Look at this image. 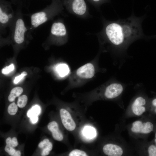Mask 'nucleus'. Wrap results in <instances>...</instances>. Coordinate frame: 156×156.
Instances as JSON below:
<instances>
[{"instance_id":"f257e3e1","label":"nucleus","mask_w":156,"mask_h":156,"mask_svg":"<svg viewBox=\"0 0 156 156\" xmlns=\"http://www.w3.org/2000/svg\"><path fill=\"white\" fill-rule=\"evenodd\" d=\"M14 19L10 27L7 38L11 39L15 44L21 45L24 42L27 38L31 36L30 29L25 24L21 9H17Z\"/></svg>"},{"instance_id":"f03ea898","label":"nucleus","mask_w":156,"mask_h":156,"mask_svg":"<svg viewBox=\"0 0 156 156\" xmlns=\"http://www.w3.org/2000/svg\"><path fill=\"white\" fill-rule=\"evenodd\" d=\"M59 11V10L50 6L31 14L30 15L31 25L30 30L31 31L33 30L51 19Z\"/></svg>"},{"instance_id":"7ed1b4c3","label":"nucleus","mask_w":156,"mask_h":156,"mask_svg":"<svg viewBox=\"0 0 156 156\" xmlns=\"http://www.w3.org/2000/svg\"><path fill=\"white\" fill-rule=\"evenodd\" d=\"M15 12L10 4L5 1H1L0 6V36L4 34L7 28H10L15 16Z\"/></svg>"},{"instance_id":"20e7f679","label":"nucleus","mask_w":156,"mask_h":156,"mask_svg":"<svg viewBox=\"0 0 156 156\" xmlns=\"http://www.w3.org/2000/svg\"><path fill=\"white\" fill-rule=\"evenodd\" d=\"M106 34L113 44L118 45L122 43L124 35L122 28L119 24L113 23L108 25L105 29Z\"/></svg>"},{"instance_id":"39448f33","label":"nucleus","mask_w":156,"mask_h":156,"mask_svg":"<svg viewBox=\"0 0 156 156\" xmlns=\"http://www.w3.org/2000/svg\"><path fill=\"white\" fill-rule=\"evenodd\" d=\"M67 35V30L64 24L61 21L53 23L48 39L60 40L63 39Z\"/></svg>"},{"instance_id":"423d86ee","label":"nucleus","mask_w":156,"mask_h":156,"mask_svg":"<svg viewBox=\"0 0 156 156\" xmlns=\"http://www.w3.org/2000/svg\"><path fill=\"white\" fill-rule=\"evenodd\" d=\"M124 87L121 83H114L108 85L105 88L104 95L108 99H113L119 96L122 92Z\"/></svg>"},{"instance_id":"0eeeda50","label":"nucleus","mask_w":156,"mask_h":156,"mask_svg":"<svg viewBox=\"0 0 156 156\" xmlns=\"http://www.w3.org/2000/svg\"><path fill=\"white\" fill-rule=\"evenodd\" d=\"M153 125L150 122H143L136 120L132 123L131 130L134 133L147 134L153 131Z\"/></svg>"},{"instance_id":"6e6552de","label":"nucleus","mask_w":156,"mask_h":156,"mask_svg":"<svg viewBox=\"0 0 156 156\" xmlns=\"http://www.w3.org/2000/svg\"><path fill=\"white\" fill-rule=\"evenodd\" d=\"M60 114L62 122L65 128L69 131L74 130L76 124L69 113L62 108L60 110Z\"/></svg>"},{"instance_id":"1a4fd4ad","label":"nucleus","mask_w":156,"mask_h":156,"mask_svg":"<svg viewBox=\"0 0 156 156\" xmlns=\"http://www.w3.org/2000/svg\"><path fill=\"white\" fill-rule=\"evenodd\" d=\"M95 69L93 65L88 63L78 68L76 74L79 77L84 79H90L92 77L94 74Z\"/></svg>"},{"instance_id":"9d476101","label":"nucleus","mask_w":156,"mask_h":156,"mask_svg":"<svg viewBox=\"0 0 156 156\" xmlns=\"http://www.w3.org/2000/svg\"><path fill=\"white\" fill-rule=\"evenodd\" d=\"M145 99L142 96L137 97L131 105V108L133 113L136 115H142L146 110L144 106L146 104Z\"/></svg>"},{"instance_id":"9b49d317","label":"nucleus","mask_w":156,"mask_h":156,"mask_svg":"<svg viewBox=\"0 0 156 156\" xmlns=\"http://www.w3.org/2000/svg\"><path fill=\"white\" fill-rule=\"evenodd\" d=\"M103 150L104 154L109 156H121L123 152L121 147L112 144H108L104 145Z\"/></svg>"},{"instance_id":"f8f14e48","label":"nucleus","mask_w":156,"mask_h":156,"mask_svg":"<svg viewBox=\"0 0 156 156\" xmlns=\"http://www.w3.org/2000/svg\"><path fill=\"white\" fill-rule=\"evenodd\" d=\"M72 7L73 12L79 15H84L87 10V5L84 0H73Z\"/></svg>"},{"instance_id":"ddd939ff","label":"nucleus","mask_w":156,"mask_h":156,"mask_svg":"<svg viewBox=\"0 0 156 156\" xmlns=\"http://www.w3.org/2000/svg\"><path fill=\"white\" fill-rule=\"evenodd\" d=\"M48 129L52 133L53 138L58 141L62 140L63 137L62 133L59 130L58 125L55 121L49 123L47 126Z\"/></svg>"},{"instance_id":"4468645a","label":"nucleus","mask_w":156,"mask_h":156,"mask_svg":"<svg viewBox=\"0 0 156 156\" xmlns=\"http://www.w3.org/2000/svg\"><path fill=\"white\" fill-rule=\"evenodd\" d=\"M55 69L57 73L61 77H63L68 75L70 71L68 66L65 64L58 65L56 66Z\"/></svg>"},{"instance_id":"2eb2a0df","label":"nucleus","mask_w":156,"mask_h":156,"mask_svg":"<svg viewBox=\"0 0 156 156\" xmlns=\"http://www.w3.org/2000/svg\"><path fill=\"white\" fill-rule=\"evenodd\" d=\"M23 89L21 87H17L14 88L11 90L8 97L10 102L14 101L16 98L19 96L23 92Z\"/></svg>"},{"instance_id":"dca6fc26","label":"nucleus","mask_w":156,"mask_h":156,"mask_svg":"<svg viewBox=\"0 0 156 156\" xmlns=\"http://www.w3.org/2000/svg\"><path fill=\"white\" fill-rule=\"evenodd\" d=\"M83 133L86 138L90 139L94 138L96 135L95 129L92 127L88 126L84 128Z\"/></svg>"},{"instance_id":"f3484780","label":"nucleus","mask_w":156,"mask_h":156,"mask_svg":"<svg viewBox=\"0 0 156 156\" xmlns=\"http://www.w3.org/2000/svg\"><path fill=\"white\" fill-rule=\"evenodd\" d=\"M41 112V108L38 105L33 106L27 112V115L28 117L31 118L34 116H38Z\"/></svg>"},{"instance_id":"a211bd4d","label":"nucleus","mask_w":156,"mask_h":156,"mask_svg":"<svg viewBox=\"0 0 156 156\" xmlns=\"http://www.w3.org/2000/svg\"><path fill=\"white\" fill-rule=\"evenodd\" d=\"M27 97L25 95H23L20 96L17 101V106L20 108L24 107L27 103Z\"/></svg>"},{"instance_id":"6ab92c4d","label":"nucleus","mask_w":156,"mask_h":156,"mask_svg":"<svg viewBox=\"0 0 156 156\" xmlns=\"http://www.w3.org/2000/svg\"><path fill=\"white\" fill-rule=\"evenodd\" d=\"M17 106L14 102L10 104L8 107V112L10 115H14L17 112Z\"/></svg>"},{"instance_id":"aec40b11","label":"nucleus","mask_w":156,"mask_h":156,"mask_svg":"<svg viewBox=\"0 0 156 156\" xmlns=\"http://www.w3.org/2000/svg\"><path fill=\"white\" fill-rule=\"evenodd\" d=\"M69 156H87L86 153L83 151L78 149H74L71 151L69 154Z\"/></svg>"},{"instance_id":"412c9836","label":"nucleus","mask_w":156,"mask_h":156,"mask_svg":"<svg viewBox=\"0 0 156 156\" xmlns=\"http://www.w3.org/2000/svg\"><path fill=\"white\" fill-rule=\"evenodd\" d=\"M14 68V65L12 64L3 68L1 72L3 74H7L13 71Z\"/></svg>"},{"instance_id":"4be33fe9","label":"nucleus","mask_w":156,"mask_h":156,"mask_svg":"<svg viewBox=\"0 0 156 156\" xmlns=\"http://www.w3.org/2000/svg\"><path fill=\"white\" fill-rule=\"evenodd\" d=\"M5 150L11 156H13L16 151L11 145L9 144L6 145L5 148Z\"/></svg>"},{"instance_id":"5701e85b","label":"nucleus","mask_w":156,"mask_h":156,"mask_svg":"<svg viewBox=\"0 0 156 156\" xmlns=\"http://www.w3.org/2000/svg\"><path fill=\"white\" fill-rule=\"evenodd\" d=\"M148 155L156 156V146L154 145L150 146L148 148Z\"/></svg>"},{"instance_id":"b1692460","label":"nucleus","mask_w":156,"mask_h":156,"mask_svg":"<svg viewBox=\"0 0 156 156\" xmlns=\"http://www.w3.org/2000/svg\"><path fill=\"white\" fill-rule=\"evenodd\" d=\"M27 75V73L26 71L23 72L20 75L15 77L14 81V83L15 84L18 83L25 76Z\"/></svg>"},{"instance_id":"393cba45","label":"nucleus","mask_w":156,"mask_h":156,"mask_svg":"<svg viewBox=\"0 0 156 156\" xmlns=\"http://www.w3.org/2000/svg\"><path fill=\"white\" fill-rule=\"evenodd\" d=\"M49 142V141L48 139H44L39 144L38 146L40 148H43Z\"/></svg>"},{"instance_id":"a878e982","label":"nucleus","mask_w":156,"mask_h":156,"mask_svg":"<svg viewBox=\"0 0 156 156\" xmlns=\"http://www.w3.org/2000/svg\"><path fill=\"white\" fill-rule=\"evenodd\" d=\"M18 144V142L17 138L14 137L12 138L11 142V145L13 147H14L17 146Z\"/></svg>"},{"instance_id":"bb28decb","label":"nucleus","mask_w":156,"mask_h":156,"mask_svg":"<svg viewBox=\"0 0 156 156\" xmlns=\"http://www.w3.org/2000/svg\"><path fill=\"white\" fill-rule=\"evenodd\" d=\"M38 116H33L30 118V121L33 124L36 123L38 121Z\"/></svg>"},{"instance_id":"cd10ccee","label":"nucleus","mask_w":156,"mask_h":156,"mask_svg":"<svg viewBox=\"0 0 156 156\" xmlns=\"http://www.w3.org/2000/svg\"><path fill=\"white\" fill-rule=\"evenodd\" d=\"M53 145L52 143L49 142L48 144L45 146V148L49 151H51L52 149Z\"/></svg>"},{"instance_id":"c85d7f7f","label":"nucleus","mask_w":156,"mask_h":156,"mask_svg":"<svg viewBox=\"0 0 156 156\" xmlns=\"http://www.w3.org/2000/svg\"><path fill=\"white\" fill-rule=\"evenodd\" d=\"M49 151L45 148H43L41 153V155L42 156H45L48 155L49 154Z\"/></svg>"},{"instance_id":"c756f323","label":"nucleus","mask_w":156,"mask_h":156,"mask_svg":"<svg viewBox=\"0 0 156 156\" xmlns=\"http://www.w3.org/2000/svg\"><path fill=\"white\" fill-rule=\"evenodd\" d=\"M12 139L10 137H8L6 140V144L11 145V142Z\"/></svg>"},{"instance_id":"7c9ffc66","label":"nucleus","mask_w":156,"mask_h":156,"mask_svg":"<svg viewBox=\"0 0 156 156\" xmlns=\"http://www.w3.org/2000/svg\"><path fill=\"white\" fill-rule=\"evenodd\" d=\"M21 152L19 151H16L14 154L13 155V156H20L21 155Z\"/></svg>"},{"instance_id":"2f4dec72","label":"nucleus","mask_w":156,"mask_h":156,"mask_svg":"<svg viewBox=\"0 0 156 156\" xmlns=\"http://www.w3.org/2000/svg\"><path fill=\"white\" fill-rule=\"evenodd\" d=\"M152 104L154 106H156V99H154L152 101Z\"/></svg>"},{"instance_id":"473e14b6","label":"nucleus","mask_w":156,"mask_h":156,"mask_svg":"<svg viewBox=\"0 0 156 156\" xmlns=\"http://www.w3.org/2000/svg\"><path fill=\"white\" fill-rule=\"evenodd\" d=\"M155 142L156 143V133H155Z\"/></svg>"},{"instance_id":"72a5a7b5","label":"nucleus","mask_w":156,"mask_h":156,"mask_svg":"<svg viewBox=\"0 0 156 156\" xmlns=\"http://www.w3.org/2000/svg\"><path fill=\"white\" fill-rule=\"evenodd\" d=\"M93 1H99V0H92Z\"/></svg>"},{"instance_id":"f704fd0d","label":"nucleus","mask_w":156,"mask_h":156,"mask_svg":"<svg viewBox=\"0 0 156 156\" xmlns=\"http://www.w3.org/2000/svg\"></svg>"}]
</instances>
